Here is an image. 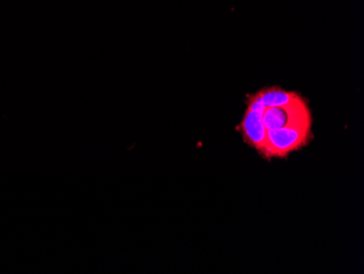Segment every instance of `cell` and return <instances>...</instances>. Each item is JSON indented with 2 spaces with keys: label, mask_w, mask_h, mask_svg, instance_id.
Here are the masks:
<instances>
[{
  "label": "cell",
  "mask_w": 364,
  "mask_h": 274,
  "mask_svg": "<svg viewBox=\"0 0 364 274\" xmlns=\"http://www.w3.org/2000/svg\"><path fill=\"white\" fill-rule=\"evenodd\" d=\"M247 110L242 122L237 130L242 135L243 140L255 148L265 159L267 154V129L264 127L263 112L265 106L262 103L257 93L247 96Z\"/></svg>",
  "instance_id": "3957f363"
},
{
  "label": "cell",
  "mask_w": 364,
  "mask_h": 274,
  "mask_svg": "<svg viewBox=\"0 0 364 274\" xmlns=\"http://www.w3.org/2000/svg\"><path fill=\"white\" fill-rule=\"evenodd\" d=\"M257 93L265 107L285 105L299 94L298 92L286 91L278 87L263 88Z\"/></svg>",
  "instance_id": "277c9868"
},
{
  "label": "cell",
  "mask_w": 364,
  "mask_h": 274,
  "mask_svg": "<svg viewBox=\"0 0 364 274\" xmlns=\"http://www.w3.org/2000/svg\"><path fill=\"white\" fill-rule=\"evenodd\" d=\"M312 139V127H286L267 130L265 159H285L294 151L304 148Z\"/></svg>",
  "instance_id": "7a4b0ae2"
},
{
  "label": "cell",
  "mask_w": 364,
  "mask_h": 274,
  "mask_svg": "<svg viewBox=\"0 0 364 274\" xmlns=\"http://www.w3.org/2000/svg\"><path fill=\"white\" fill-rule=\"evenodd\" d=\"M262 120L267 130L286 127H312L313 122L308 102L300 94L285 105L265 107Z\"/></svg>",
  "instance_id": "6da1fadb"
}]
</instances>
